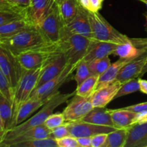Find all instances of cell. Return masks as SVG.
<instances>
[{
    "mask_svg": "<svg viewBox=\"0 0 147 147\" xmlns=\"http://www.w3.org/2000/svg\"><path fill=\"white\" fill-rule=\"evenodd\" d=\"M75 94H76V90L69 93H61L60 91H57V93L53 95L48 99V100L42 106L41 109L37 113L33 115L32 117L29 118L25 121L14 126L5 132L1 139L2 147H4V143L17 137L30 128L44 124L45 121L48 118V116L54 113L55 109H57L60 105L67 102L69 98L73 97Z\"/></svg>",
    "mask_w": 147,
    "mask_h": 147,
    "instance_id": "1",
    "label": "cell"
},
{
    "mask_svg": "<svg viewBox=\"0 0 147 147\" xmlns=\"http://www.w3.org/2000/svg\"><path fill=\"white\" fill-rule=\"evenodd\" d=\"M38 28L36 27L24 30L14 35L0 38V45L8 49L14 55L50 45Z\"/></svg>",
    "mask_w": 147,
    "mask_h": 147,
    "instance_id": "2",
    "label": "cell"
},
{
    "mask_svg": "<svg viewBox=\"0 0 147 147\" xmlns=\"http://www.w3.org/2000/svg\"><path fill=\"white\" fill-rule=\"evenodd\" d=\"M93 39L80 34H73L61 37L55 43L59 52L64 55L67 64L77 68L79 63L87 55Z\"/></svg>",
    "mask_w": 147,
    "mask_h": 147,
    "instance_id": "3",
    "label": "cell"
},
{
    "mask_svg": "<svg viewBox=\"0 0 147 147\" xmlns=\"http://www.w3.org/2000/svg\"><path fill=\"white\" fill-rule=\"evenodd\" d=\"M88 17L93 40L109 42L117 45L131 41V38L116 30L98 11H88Z\"/></svg>",
    "mask_w": 147,
    "mask_h": 147,
    "instance_id": "4",
    "label": "cell"
},
{
    "mask_svg": "<svg viewBox=\"0 0 147 147\" xmlns=\"http://www.w3.org/2000/svg\"><path fill=\"white\" fill-rule=\"evenodd\" d=\"M44 66V65H43ZM43 66L30 70H24L14 91L12 98L13 124L14 119L19 108L29 99L30 95L35 89L39 78L42 71Z\"/></svg>",
    "mask_w": 147,
    "mask_h": 147,
    "instance_id": "5",
    "label": "cell"
},
{
    "mask_svg": "<svg viewBox=\"0 0 147 147\" xmlns=\"http://www.w3.org/2000/svg\"><path fill=\"white\" fill-rule=\"evenodd\" d=\"M75 70L76 68L74 67L67 65L64 70L58 76L33 90L29 99L47 101L53 95L59 91V89L65 83L73 79V73Z\"/></svg>",
    "mask_w": 147,
    "mask_h": 147,
    "instance_id": "6",
    "label": "cell"
},
{
    "mask_svg": "<svg viewBox=\"0 0 147 147\" xmlns=\"http://www.w3.org/2000/svg\"><path fill=\"white\" fill-rule=\"evenodd\" d=\"M57 52L59 51L56 44H51L42 48L20 53L17 55V58L23 70H30L44 65L48 59Z\"/></svg>",
    "mask_w": 147,
    "mask_h": 147,
    "instance_id": "7",
    "label": "cell"
},
{
    "mask_svg": "<svg viewBox=\"0 0 147 147\" xmlns=\"http://www.w3.org/2000/svg\"><path fill=\"white\" fill-rule=\"evenodd\" d=\"M0 68L7 76L14 94L24 70L20 66L17 56L1 45H0Z\"/></svg>",
    "mask_w": 147,
    "mask_h": 147,
    "instance_id": "8",
    "label": "cell"
},
{
    "mask_svg": "<svg viewBox=\"0 0 147 147\" xmlns=\"http://www.w3.org/2000/svg\"><path fill=\"white\" fill-rule=\"evenodd\" d=\"M63 24L60 19L58 7L56 6L41 22L37 28L50 44H55L61 38Z\"/></svg>",
    "mask_w": 147,
    "mask_h": 147,
    "instance_id": "9",
    "label": "cell"
},
{
    "mask_svg": "<svg viewBox=\"0 0 147 147\" xmlns=\"http://www.w3.org/2000/svg\"><path fill=\"white\" fill-rule=\"evenodd\" d=\"M73 34H80L93 39V34L88 17V11L83 8L81 5L79 7L78 11L76 17L70 22L63 25L62 27L61 37Z\"/></svg>",
    "mask_w": 147,
    "mask_h": 147,
    "instance_id": "10",
    "label": "cell"
},
{
    "mask_svg": "<svg viewBox=\"0 0 147 147\" xmlns=\"http://www.w3.org/2000/svg\"><path fill=\"white\" fill-rule=\"evenodd\" d=\"M90 97H82L76 94L73 96L63 111L65 123L80 120L94 109Z\"/></svg>",
    "mask_w": 147,
    "mask_h": 147,
    "instance_id": "11",
    "label": "cell"
},
{
    "mask_svg": "<svg viewBox=\"0 0 147 147\" xmlns=\"http://www.w3.org/2000/svg\"><path fill=\"white\" fill-rule=\"evenodd\" d=\"M65 124L67 126L70 135L76 138L93 137L99 134H109L117 129L113 126H100L82 121L66 122Z\"/></svg>",
    "mask_w": 147,
    "mask_h": 147,
    "instance_id": "12",
    "label": "cell"
},
{
    "mask_svg": "<svg viewBox=\"0 0 147 147\" xmlns=\"http://www.w3.org/2000/svg\"><path fill=\"white\" fill-rule=\"evenodd\" d=\"M57 6L53 0H31L25 9V19L31 25L37 27L47 14Z\"/></svg>",
    "mask_w": 147,
    "mask_h": 147,
    "instance_id": "13",
    "label": "cell"
},
{
    "mask_svg": "<svg viewBox=\"0 0 147 147\" xmlns=\"http://www.w3.org/2000/svg\"><path fill=\"white\" fill-rule=\"evenodd\" d=\"M67 65V61L63 53L60 52L54 53L43 66L35 89L58 76Z\"/></svg>",
    "mask_w": 147,
    "mask_h": 147,
    "instance_id": "14",
    "label": "cell"
},
{
    "mask_svg": "<svg viewBox=\"0 0 147 147\" xmlns=\"http://www.w3.org/2000/svg\"><path fill=\"white\" fill-rule=\"evenodd\" d=\"M123 83L118 80L98 89L90 97L94 108H105L111 101L114 100L116 93Z\"/></svg>",
    "mask_w": 147,
    "mask_h": 147,
    "instance_id": "15",
    "label": "cell"
},
{
    "mask_svg": "<svg viewBox=\"0 0 147 147\" xmlns=\"http://www.w3.org/2000/svg\"><path fill=\"white\" fill-rule=\"evenodd\" d=\"M146 62L147 53H146L125 65L121 69L116 80L123 83L131 79L140 78L141 73Z\"/></svg>",
    "mask_w": 147,
    "mask_h": 147,
    "instance_id": "16",
    "label": "cell"
},
{
    "mask_svg": "<svg viewBox=\"0 0 147 147\" xmlns=\"http://www.w3.org/2000/svg\"><path fill=\"white\" fill-rule=\"evenodd\" d=\"M51 137V130L45 124L39 125L28 129L17 137L4 144V147H11L14 144L25 141Z\"/></svg>",
    "mask_w": 147,
    "mask_h": 147,
    "instance_id": "17",
    "label": "cell"
},
{
    "mask_svg": "<svg viewBox=\"0 0 147 147\" xmlns=\"http://www.w3.org/2000/svg\"><path fill=\"white\" fill-rule=\"evenodd\" d=\"M116 47L117 44L115 43L93 40L88 52L83 60L90 63L96 59L108 57L110 55H113Z\"/></svg>",
    "mask_w": 147,
    "mask_h": 147,
    "instance_id": "18",
    "label": "cell"
},
{
    "mask_svg": "<svg viewBox=\"0 0 147 147\" xmlns=\"http://www.w3.org/2000/svg\"><path fill=\"white\" fill-rule=\"evenodd\" d=\"M125 147H147V122L136 123L129 129Z\"/></svg>",
    "mask_w": 147,
    "mask_h": 147,
    "instance_id": "19",
    "label": "cell"
},
{
    "mask_svg": "<svg viewBox=\"0 0 147 147\" xmlns=\"http://www.w3.org/2000/svg\"><path fill=\"white\" fill-rule=\"evenodd\" d=\"M47 101L35 99H28L26 100L17 111L14 119L13 127L25 121L36 111L41 108Z\"/></svg>",
    "mask_w": 147,
    "mask_h": 147,
    "instance_id": "20",
    "label": "cell"
},
{
    "mask_svg": "<svg viewBox=\"0 0 147 147\" xmlns=\"http://www.w3.org/2000/svg\"><path fill=\"white\" fill-rule=\"evenodd\" d=\"M113 126L116 129H130L135 124L136 113L123 109H110Z\"/></svg>",
    "mask_w": 147,
    "mask_h": 147,
    "instance_id": "21",
    "label": "cell"
},
{
    "mask_svg": "<svg viewBox=\"0 0 147 147\" xmlns=\"http://www.w3.org/2000/svg\"><path fill=\"white\" fill-rule=\"evenodd\" d=\"M79 121L94 123L100 126H113L110 109L105 108H94L86 116Z\"/></svg>",
    "mask_w": 147,
    "mask_h": 147,
    "instance_id": "22",
    "label": "cell"
},
{
    "mask_svg": "<svg viewBox=\"0 0 147 147\" xmlns=\"http://www.w3.org/2000/svg\"><path fill=\"white\" fill-rule=\"evenodd\" d=\"M130 61L131 60L119 58V60L115 62L114 63H111V65L108 67L107 70L99 76L96 90L115 81L117 78V76L121 69Z\"/></svg>",
    "mask_w": 147,
    "mask_h": 147,
    "instance_id": "23",
    "label": "cell"
},
{
    "mask_svg": "<svg viewBox=\"0 0 147 147\" xmlns=\"http://www.w3.org/2000/svg\"><path fill=\"white\" fill-rule=\"evenodd\" d=\"M80 6L79 0H65L57 6L63 25L68 24L76 17Z\"/></svg>",
    "mask_w": 147,
    "mask_h": 147,
    "instance_id": "24",
    "label": "cell"
},
{
    "mask_svg": "<svg viewBox=\"0 0 147 147\" xmlns=\"http://www.w3.org/2000/svg\"><path fill=\"white\" fill-rule=\"evenodd\" d=\"M25 19L11 22L0 26V38L11 37L24 30L32 27Z\"/></svg>",
    "mask_w": 147,
    "mask_h": 147,
    "instance_id": "25",
    "label": "cell"
},
{
    "mask_svg": "<svg viewBox=\"0 0 147 147\" xmlns=\"http://www.w3.org/2000/svg\"><path fill=\"white\" fill-rule=\"evenodd\" d=\"M144 53H144L142 50L136 47L131 42V41H130L129 42L117 45V47L115 51L113 52V55H114L115 56H118L119 58L133 60L143 55Z\"/></svg>",
    "mask_w": 147,
    "mask_h": 147,
    "instance_id": "26",
    "label": "cell"
},
{
    "mask_svg": "<svg viewBox=\"0 0 147 147\" xmlns=\"http://www.w3.org/2000/svg\"><path fill=\"white\" fill-rule=\"evenodd\" d=\"M129 129H117L108 134L103 147H125L127 142Z\"/></svg>",
    "mask_w": 147,
    "mask_h": 147,
    "instance_id": "27",
    "label": "cell"
},
{
    "mask_svg": "<svg viewBox=\"0 0 147 147\" xmlns=\"http://www.w3.org/2000/svg\"><path fill=\"white\" fill-rule=\"evenodd\" d=\"M0 115L6 131L13 127V111L11 103L0 92Z\"/></svg>",
    "mask_w": 147,
    "mask_h": 147,
    "instance_id": "28",
    "label": "cell"
},
{
    "mask_svg": "<svg viewBox=\"0 0 147 147\" xmlns=\"http://www.w3.org/2000/svg\"><path fill=\"white\" fill-rule=\"evenodd\" d=\"M99 76L93 75L77 86L76 94L82 97H90L96 91Z\"/></svg>",
    "mask_w": 147,
    "mask_h": 147,
    "instance_id": "29",
    "label": "cell"
},
{
    "mask_svg": "<svg viewBox=\"0 0 147 147\" xmlns=\"http://www.w3.org/2000/svg\"><path fill=\"white\" fill-rule=\"evenodd\" d=\"M11 147H58L57 141L53 137L33 139L15 144Z\"/></svg>",
    "mask_w": 147,
    "mask_h": 147,
    "instance_id": "30",
    "label": "cell"
},
{
    "mask_svg": "<svg viewBox=\"0 0 147 147\" xmlns=\"http://www.w3.org/2000/svg\"><path fill=\"white\" fill-rule=\"evenodd\" d=\"M22 19H25V9H0V26Z\"/></svg>",
    "mask_w": 147,
    "mask_h": 147,
    "instance_id": "31",
    "label": "cell"
},
{
    "mask_svg": "<svg viewBox=\"0 0 147 147\" xmlns=\"http://www.w3.org/2000/svg\"><path fill=\"white\" fill-rule=\"evenodd\" d=\"M76 70V74L73 76V79L76 82L77 86L81 84L82 82L84 81L88 78L93 75L91 70H90L88 63L85 61V60H82L79 63Z\"/></svg>",
    "mask_w": 147,
    "mask_h": 147,
    "instance_id": "32",
    "label": "cell"
},
{
    "mask_svg": "<svg viewBox=\"0 0 147 147\" xmlns=\"http://www.w3.org/2000/svg\"><path fill=\"white\" fill-rule=\"evenodd\" d=\"M88 64L93 74L100 76L107 70L111 63L110 58L108 56V57H103V58L93 60V61L88 63Z\"/></svg>",
    "mask_w": 147,
    "mask_h": 147,
    "instance_id": "33",
    "label": "cell"
},
{
    "mask_svg": "<svg viewBox=\"0 0 147 147\" xmlns=\"http://www.w3.org/2000/svg\"><path fill=\"white\" fill-rule=\"evenodd\" d=\"M139 90V79L134 78L125 82L121 86L120 89L119 90L118 93H116L114 99L119 98L122 96H126V95L131 94V93H135V92Z\"/></svg>",
    "mask_w": 147,
    "mask_h": 147,
    "instance_id": "34",
    "label": "cell"
},
{
    "mask_svg": "<svg viewBox=\"0 0 147 147\" xmlns=\"http://www.w3.org/2000/svg\"><path fill=\"white\" fill-rule=\"evenodd\" d=\"M65 123V119L64 115H63V112H62V113H52L46 119L44 124L49 129L52 130V129H55V128L58 127V126L64 125Z\"/></svg>",
    "mask_w": 147,
    "mask_h": 147,
    "instance_id": "35",
    "label": "cell"
},
{
    "mask_svg": "<svg viewBox=\"0 0 147 147\" xmlns=\"http://www.w3.org/2000/svg\"><path fill=\"white\" fill-rule=\"evenodd\" d=\"M0 92L9 99L12 106L13 91L10 86L7 76H5L1 69L0 68Z\"/></svg>",
    "mask_w": 147,
    "mask_h": 147,
    "instance_id": "36",
    "label": "cell"
},
{
    "mask_svg": "<svg viewBox=\"0 0 147 147\" xmlns=\"http://www.w3.org/2000/svg\"><path fill=\"white\" fill-rule=\"evenodd\" d=\"M56 141L58 147H78L77 138L71 135L62 139H56Z\"/></svg>",
    "mask_w": 147,
    "mask_h": 147,
    "instance_id": "37",
    "label": "cell"
},
{
    "mask_svg": "<svg viewBox=\"0 0 147 147\" xmlns=\"http://www.w3.org/2000/svg\"><path fill=\"white\" fill-rule=\"evenodd\" d=\"M70 132L65 124L62 125V126H58V127L51 130V137L54 138L55 139H62V138L70 136Z\"/></svg>",
    "mask_w": 147,
    "mask_h": 147,
    "instance_id": "38",
    "label": "cell"
},
{
    "mask_svg": "<svg viewBox=\"0 0 147 147\" xmlns=\"http://www.w3.org/2000/svg\"><path fill=\"white\" fill-rule=\"evenodd\" d=\"M108 134H99L91 137L92 147H103L106 144Z\"/></svg>",
    "mask_w": 147,
    "mask_h": 147,
    "instance_id": "39",
    "label": "cell"
},
{
    "mask_svg": "<svg viewBox=\"0 0 147 147\" xmlns=\"http://www.w3.org/2000/svg\"><path fill=\"white\" fill-rule=\"evenodd\" d=\"M12 7L24 10L30 6L31 0H7Z\"/></svg>",
    "mask_w": 147,
    "mask_h": 147,
    "instance_id": "40",
    "label": "cell"
},
{
    "mask_svg": "<svg viewBox=\"0 0 147 147\" xmlns=\"http://www.w3.org/2000/svg\"><path fill=\"white\" fill-rule=\"evenodd\" d=\"M131 42L140 49L144 53H147V37H144V38H131Z\"/></svg>",
    "mask_w": 147,
    "mask_h": 147,
    "instance_id": "41",
    "label": "cell"
},
{
    "mask_svg": "<svg viewBox=\"0 0 147 147\" xmlns=\"http://www.w3.org/2000/svg\"><path fill=\"white\" fill-rule=\"evenodd\" d=\"M123 109L128 111H130L134 112V113H140V112L147 111V102L132 105V106L124 107L123 108Z\"/></svg>",
    "mask_w": 147,
    "mask_h": 147,
    "instance_id": "42",
    "label": "cell"
},
{
    "mask_svg": "<svg viewBox=\"0 0 147 147\" xmlns=\"http://www.w3.org/2000/svg\"><path fill=\"white\" fill-rule=\"evenodd\" d=\"M78 147H92L91 137L77 138Z\"/></svg>",
    "mask_w": 147,
    "mask_h": 147,
    "instance_id": "43",
    "label": "cell"
},
{
    "mask_svg": "<svg viewBox=\"0 0 147 147\" xmlns=\"http://www.w3.org/2000/svg\"><path fill=\"white\" fill-rule=\"evenodd\" d=\"M145 122H147V111L140 112V113H136L134 121L135 124L145 123Z\"/></svg>",
    "mask_w": 147,
    "mask_h": 147,
    "instance_id": "44",
    "label": "cell"
},
{
    "mask_svg": "<svg viewBox=\"0 0 147 147\" xmlns=\"http://www.w3.org/2000/svg\"><path fill=\"white\" fill-rule=\"evenodd\" d=\"M90 11H98L102 8L103 1L101 0H90Z\"/></svg>",
    "mask_w": 147,
    "mask_h": 147,
    "instance_id": "45",
    "label": "cell"
},
{
    "mask_svg": "<svg viewBox=\"0 0 147 147\" xmlns=\"http://www.w3.org/2000/svg\"><path fill=\"white\" fill-rule=\"evenodd\" d=\"M0 9H13V10H22L19 9L12 7L7 0H0Z\"/></svg>",
    "mask_w": 147,
    "mask_h": 147,
    "instance_id": "46",
    "label": "cell"
},
{
    "mask_svg": "<svg viewBox=\"0 0 147 147\" xmlns=\"http://www.w3.org/2000/svg\"><path fill=\"white\" fill-rule=\"evenodd\" d=\"M139 90L142 93L147 95V80L139 78Z\"/></svg>",
    "mask_w": 147,
    "mask_h": 147,
    "instance_id": "47",
    "label": "cell"
},
{
    "mask_svg": "<svg viewBox=\"0 0 147 147\" xmlns=\"http://www.w3.org/2000/svg\"><path fill=\"white\" fill-rule=\"evenodd\" d=\"M6 132L5 127H4V122H3L2 119H1V116L0 115V140L1 142V139H2L3 136H4V134Z\"/></svg>",
    "mask_w": 147,
    "mask_h": 147,
    "instance_id": "48",
    "label": "cell"
},
{
    "mask_svg": "<svg viewBox=\"0 0 147 147\" xmlns=\"http://www.w3.org/2000/svg\"><path fill=\"white\" fill-rule=\"evenodd\" d=\"M146 73H147V62L146 63V64H145L143 70H142V73H141V76H140V77H142V76H143L144 75L146 74Z\"/></svg>",
    "mask_w": 147,
    "mask_h": 147,
    "instance_id": "49",
    "label": "cell"
},
{
    "mask_svg": "<svg viewBox=\"0 0 147 147\" xmlns=\"http://www.w3.org/2000/svg\"><path fill=\"white\" fill-rule=\"evenodd\" d=\"M53 1H54L55 3L56 4H57V6L58 5H60V4H61L62 2H63V1H65V0H53Z\"/></svg>",
    "mask_w": 147,
    "mask_h": 147,
    "instance_id": "50",
    "label": "cell"
},
{
    "mask_svg": "<svg viewBox=\"0 0 147 147\" xmlns=\"http://www.w3.org/2000/svg\"><path fill=\"white\" fill-rule=\"evenodd\" d=\"M143 3H144V4H146V6L147 7V0H146V1H144Z\"/></svg>",
    "mask_w": 147,
    "mask_h": 147,
    "instance_id": "51",
    "label": "cell"
},
{
    "mask_svg": "<svg viewBox=\"0 0 147 147\" xmlns=\"http://www.w3.org/2000/svg\"><path fill=\"white\" fill-rule=\"evenodd\" d=\"M0 147H2V144H1V140H0Z\"/></svg>",
    "mask_w": 147,
    "mask_h": 147,
    "instance_id": "52",
    "label": "cell"
},
{
    "mask_svg": "<svg viewBox=\"0 0 147 147\" xmlns=\"http://www.w3.org/2000/svg\"><path fill=\"white\" fill-rule=\"evenodd\" d=\"M138 1H142V2H143L144 1H146V0H138Z\"/></svg>",
    "mask_w": 147,
    "mask_h": 147,
    "instance_id": "53",
    "label": "cell"
},
{
    "mask_svg": "<svg viewBox=\"0 0 147 147\" xmlns=\"http://www.w3.org/2000/svg\"><path fill=\"white\" fill-rule=\"evenodd\" d=\"M146 20H147V16H146ZM146 30H147V26H146Z\"/></svg>",
    "mask_w": 147,
    "mask_h": 147,
    "instance_id": "54",
    "label": "cell"
},
{
    "mask_svg": "<svg viewBox=\"0 0 147 147\" xmlns=\"http://www.w3.org/2000/svg\"><path fill=\"white\" fill-rule=\"evenodd\" d=\"M101 1H103V0H101Z\"/></svg>",
    "mask_w": 147,
    "mask_h": 147,
    "instance_id": "55",
    "label": "cell"
}]
</instances>
